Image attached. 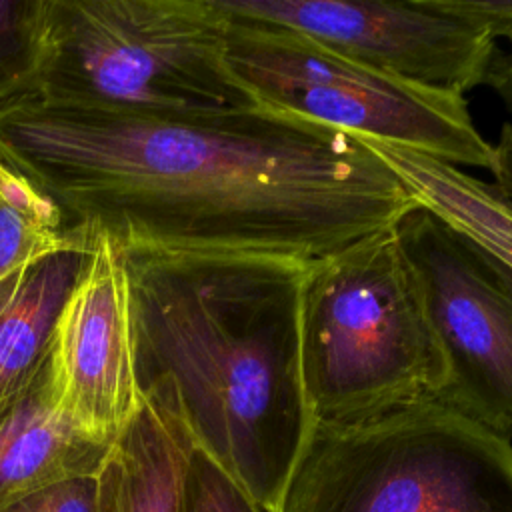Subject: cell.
I'll return each instance as SVG.
<instances>
[{"instance_id": "19", "label": "cell", "mask_w": 512, "mask_h": 512, "mask_svg": "<svg viewBox=\"0 0 512 512\" xmlns=\"http://www.w3.org/2000/svg\"><path fill=\"white\" fill-rule=\"evenodd\" d=\"M484 84L496 94L506 112L512 116V52H498Z\"/></svg>"}, {"instance_id": "1", "label": "cell", "mask_w": 512, "mask_h": 512, "mask_svg": "<svg viewBox=\"0 0 512 512\" xmlns=\"http://www.w3.org/2000/svg\"><path fill=\"white\" fill-rule=\"evenodd\" d=\"M0 148L74 206L118 208L128 260L158 254L326 258L420 204L354 134L268 108L186 116L18 106Z\"/></svg>"}, {"instance_id": "12", "label": "cell", "mask_w": 512, "mask_h": 512, "mask_svg": "<svg viewBox=\"0 0 512 512\" xmlns=\"http://www.w3.org/2000/svg\"><path fill=\"white\" fill-rule=\"evenodd\" d=\"M86 252H54L0 284V404L34 382L32 372L48 350L52 326Z\"/></svg>"}, {"instance_id": "14", "label": "cell", "mask_w": 512, "mask_h": 512, "mask_svg": "<svg viewBox=\"0 0 512 512\" xmlns=\"http://www.w3.org/2000/svg\"><path fill=\"white\" fill-rule=\"evenodd\" d=\"M182 512H268L234 482L210 456L192 448Z\"/></svg>"}, {"instance_id": "18", "label": "cell", "mask_w": 512, "mask_h": 512, "mask_svg": "<svg viewBox=\"0 0 512 512\" xmlns=\"http://www.w3.org/2000/svg\"><path fill=\"white\" fill-rule=\"evenodd\" d=\"M492 184L512 202V122L500 128L498 142L494 144V170Z\"/></svg>"}, {"instance_id": "13", "label": "cell", "mask_w": 512, "mask_h": 512, "mask_svg": "<svg viewBox=\"0 0 512 512\" xmlns=\"http://www.w3.org/2000/svg\"><path fill=\"white\" fill-rule=\"evenodd\" d=\"M62 250H88L86 226L60 234L40 222L22 216L0 200V284L14 272L44 256Z\"/></svg>"}, {"instance_id": "4", "label": "cell", "mask_w": 512, "mask_h": 512, "mask_svg": "<svg viewBox=\"0 0 512 512\" xmlns=\"http://www.w3.org/2000/svg\"><path fill=\"white\" fill-rule=\"evenodd\" d=\"M274 512H512V440L434 398L312 426Z\"/></svg>"}, {"instance_id": "8", "label": "cell", "mask_w": 512, "mask_h": 512, "mask_svg": "<svg viewBox=\"0 0 512 512\" xmlns=\"http://www.w3.org/2000/svg\"><path fill=\"white\" fill-rule=\"evenodd\" d=\"M394 232L446 360L436 400L512 438V298L478 250L422 202Z\"/></svg>"}, {"instance_id": "10", "label": "cell", "mask_w": 512, "mask_h": 512, "mask_svg": "<svg viewBox=\"0 0 512 512\" xmlns=\"http://www.w3.org/2000/svg\"><path fill=\"white\" fill-rule=\"evenodd\" d=\"M144 384L142 410L96 472V512H182L194 442L168 388Z\"/></svg>"}, {"instance_id": "5", "label": "cell", "mask_w": 512, "mask_h": 512, "mask_svg": "<svg viewBox=\"0 0 512 512\" xmlns=\"http://www.w3.org/2000/svg\"><path fill=\"white\" fill-rule=\"evenodd\" d=\"M36 14L40 60L64 80L38 106L186 116L258 104L226 60L210 0H80Z\"/></svg>"}, {"instance_id": "11", "label": "cell", "mask_w": 512, "mask_h": 512, "mask_svg": "<svg viewBox=\"0 0 512 512\" xmlns=\"http://www.w3.org/2000/svg\"><path fill=\"white\" fill-rule=\"evenodd\" d=\"M106 452L70 430L36 376L0 404V512L50 486L94 476Z\"/></svg>"}, {"instance_id": "2", "label": "cell", "mask_w": 512, "mask_h": 512, "mask_svg": "<svg viewBox=\"0 0 512 512\" xmlns=\"http://www.w3.org/2000/svg\"><path fill=\"white\" fill-rule=\"evenodd\" d=\"M128 264L148 380L168 388L194 446L274 512L312 430L300 368L308 262L158 254Z\"/></svg>"}, {"instance_id": "20", "label": "cell", "mask_w": 512, "mask_h": 512, "mask_svg": "<svg viewBox=\"0 0 512 512\" xmlns=\"http://www.w3.org/2000/svg\"><path fill=\"white\" fill-rule=\"evenodd\" d=\"M26 8V4H16L10 0H0V42H4L6 38H10L16 28L20 26L24 14L22 10Z\"/></svg>"}, {"instance_id": "16", "label": "cell", "mask_w": 512, "mask_h": 512, "mask_svg": "<svg viewBox=\"0 0 512 512\" xmlns=\"http://www.w3.org/2000/svg\"><path fill=\"white\" fill-rule=\"evenodd\" d=\"M436 8L482 30L490 40H506L512 52V0H432Z\"/></svg>"}, {"instance_id": "17", "label": "cell", "mask_w": 512, "mask_h": 512, "mask_svg": "<svg viewBox=\"0 0 512 512\" xmlns=\"http://www.w3.org/2000/svg\"><path fill=\"white\" fill-rule=\"evenodd\" d=\"M0 200L8 204L12 210L40 222L46 228H58L60 224V208L58 204L38 192L26 178L6 170L0 176Z\"/></svg>"}, {"instance_id": "21", "label": "cell", "mask_w": 512, "mask_h": 512, "mask_svg": "<svg viewBox=\"0 0 512 512\" xmlns=\"http://www.w3.org/2000/svg\"><path fill=\"white\" fill-rule=\"evenodd\" d=\"M6 170H8V168H6V166H4V164H2V162H0V176H2V174H4V172H6Z\"/></svg>"}, {"instance_id": "7", "label": "cell", "mask_w": 512, "mask_h": 512, "mask_svg": "<svg viewBox=\"0 0 512 512\" xmlns=\"http://www.w3.org/2000/svg\"><path fill=\"white\" fill-rule=\"evenodd\" d=\"M86 230V260L52 326L42 384L74 434L110 448L142 410L146 386L132 268L100 218Z\"/></svg>"}, {"instance_id": "3", "label": "cell", "mask_w": 512, "mask_h": 512, "mask_svg": "<svg viewBox=\"0 0 512 512\" xmlns=\"http://www.w3.org/2000/svg\"><path fill=\"white\" fill-rule=\"evenodd\" d=\"M300 368L312 426L440 396L446 360L394 226L308 262Z\"/></svg>"}, {"instance_id": "6", "label": "cell", "mask_w": 512, "mask_h": 512, "mask_svg": "<svg viewBox=\"0 0 512 512\" xmlns=\"http://www.w3.org/2000/svg\"><path fill=\"white\" fill-rule=\"evenodd\" d=\"M224 20L228 66L258 104L462 170H494V144L464 94L380 72L280 26Z\"/></svg>"}, {"instance_id": "15", "label": "cell", "mask_w": 512, "mask_h": 512, "mask_svg": "<svg viewBox=\"0 0 512 512\" xmlns=\"http://www.w3.org/2000/svg\"><path fill=\"white\" fill-rule=\"evenodd\" d=\"M4 512H96V474L40 490Z\"/></svg>"}, {"instance_id": "9", "label": "cell", "mask_w": 512, "mask_h": 512, "mask_svg": "<svg viewBox=\"0 0 512 512\" xmlns=\"http://www.w3.org/2000/svg\"><path fill=\"white\" fill-rule=\"evenodd\" d=\"M220 16L280 26L380 72L464 94L498 54L482 30L432 0H210Z\"/></svg>"}]
</instances>
